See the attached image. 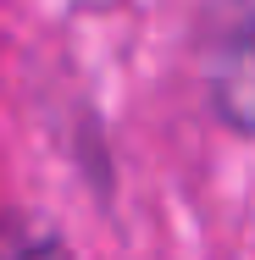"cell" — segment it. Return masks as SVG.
Returning a JSON list of instances; mask_svg holds the SVG:
<instances>
[{
  "label": "cell",
  "instance_id": "obj_1",
  "mask_svg": "<svg viewBox=\"0 0 255 260\" xmlns=\"http://www.w3.org/2000/svg\"><path fill=\"white\" fill-rule=\"evenodd\" d=\"M211 105L228 127L255 133V22H244L211 61Z\"/></svg>",
  "mask_w": 255,
  "mask_h": 260
},
{
  "label": "cell",
  "instance_id": "obj_2",
  "mask_svg": "<svg viewBox=\"0 0 255 260\" xmlns=\"http://www.w3.org/2000/svg\"><path fill=\"white\" fill-rule=\"evenodd\" d=\"M17 260H67V255H61V244H50V238H39V244L17 249Z\"/></svg>",
  "mask_w": 255,
  "mask_h": 260
}]
</instances>
